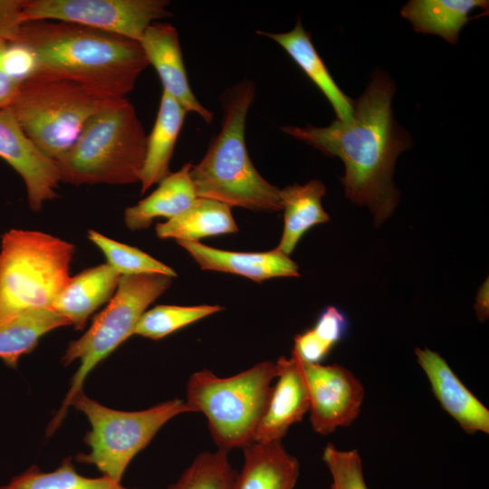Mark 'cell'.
I'll use <instances>...</instances> for the list:
<instances>
[{"label":"cell","instance_id":"cell-1","mask_svg":"<svg viewBox=\"0 0 489 489\" xmlns=\"http://www.w3.org/2000/svg\"><path fill=\"white\" fill-rule=\"evenodd\" d=\"M395 85L376 71L363 94L353 101L351 117L326 127L283 126L281 129L345 166L340 178L347 197L367 206L376 224L390 216L398 202L392 177L397 158L410 140L394 120L391 101Z\"/></svg>","mask_w":489,"mask_h":489},{"label":"cell","instance_id":"cell-2","mask_svg":"<svg viewBox=\"0 0 489 489\" xmlns=\"http://www.w3.org/2000/svg\"><path fill=\"white\" fill-rule=\"evenodd\" d=\"M148 66L139 42L65 22L23 24L5 53L6 70L16 80H66L101 101L126 98Z\"/></svg>","mask_w":489,"mask_h":489},{"label":"cell","instance_id":"cell-3","mask_svg":"<svg viewBox=\"0 0 489 489\" xmlns=\"http://www.w3.org/2000/svg\"><path fill=\"white\" fill-rule=\"evenodd\" d=\"M255 95L254 83L244 79L220 98L222 121L203 158L192 165L190 177L197 197L230 207L279 211L280 189L260 175L245 143V122Z\"/></svg>","mask_w":489,"mask_h":489},{"label":"cell","instance_id":"cell-4","mask_svg":"<svg viewBox=\"0 0 489 489\" xmlns=\"http://www.w3.org/2000/svg\"><path fill=\"white\" fill-rule=\"evenodd\" d=\"M147 135L127 98L105 100L69 151L56 161L62 182L127 185L139 182Z\"/></svg>","mask_w":489,"mask_h":489},{"label":"cell","instance_id":"cell-5","mask_svg":"<svg viewBox=\"0 0 489 489\" xmlns=\"http://www.w3.org/2000/svg\"><path fill=\"white\" fill-rule=\"evenodd\" d=\"M72 244L49 234L11 229L0 249V323L51 309L70 280Z\"/></svg>","mask_w":489,"mask_h":489},{"label":"cell","instance_id":"cell-6","mask_svg":"<svg viewBox=\"0 0 489 489\" xmlns=\"http://www.w3.org/2000/svg\"><path fill=\"white\" fill-rule=\"evenodd\" d=\"M276 377V364L268 360L227 378L202 369L188 380L187 404L206 416L219 449L244 448L254 440Z\"/></svg>","mask_w":489,"mask_h":489},{"label":"cell","instance_id":"cell-7","mask_svg":"<svg viewBox=\"0 0 489 489\" xmlns=\"http://www.w3.org/2000/svg\"><path fill=\"white\" fill-rule=\"evenodd\" d=\"M172 283V277L158 273L121 275L109 303L93 320L89 330L70 343L62 360L65 365L79 360L71 387L61 408L48 427L51 435L63 420L75 396L82 391L88 374L123 341L134 333L135 327L147 308Z\"/></svg>","mask_w":489,"mask_h":489},{"label":"cell","instance_id":"cell-8","mask_svg":"<svg viewBox=\"0 0 489 489\" xmlns=\"http://www.w3.org/2000/svg\"><path fill=\"white\" fill-rule=\"evenodd\" d=\"M101 102L72 82L32 76L20 82L10 109L30 140L56 162Z\"/></svg>","mask_w":489,"mask_h":489},{"label":"cell","instance_id":"cell-9","mask_svg":"<svg viewBox=\"0 0 489 489\" xmlns=\"http://www.w3.org/2000/svg\"><path fill=\"white\" fill-rule=\"evenodd\" d=\"M72 405L86 415L91 426L84 437L91 451L79 454L75 460L95 465L104 476L118 483L132 458L168 420L193 412L178 398L140 411L116 410L88 398L83 391L75 396Z\"/></svg>","mask_w":489,"mask_h":489},{"label":"cell","instance_id":"cell-10","mask_svg":"<svg viewBox=\"0 0 489 489\" xmlns=\"http://www.w3.org/2000/svg\"><path fill=\"white\" fill-rule=\"evenodd\" d=\"M167 0H26L21 23L56 20L112 33L139 43L146 29L172 15Z\"/></svg>","mask_w":489,"mask_h":489},{"label":"cell","instance_id":"cell-11","mask_svg":"<svg viewBox=\"0 0 489 489\" xmlns=\"http://www.w3.org/2000/svg\"><path fill=\"white\" fill-rule=\"evenodd\" d=\"M302 364L312 429L328 436L339 427H350L360 415L364 400L360 380L339 364Z\"/></svg>","mask_w":489,"mask_h":489},{"label":"cell","instance_id":"cell-12","mask_svg":"<svg viewBox=\"0 0 489 489\" xmlns=\"http://www.w3.org/2000/svg\"><path fill=\"white\" fill-rule=\"evenodd\" d=\"M0 158L23 178L32 210L56 197L60 172L56 162L43 155L25 135L10 108L0 110Z\"/></svg>","mask_w":489,"mask_h":489},{"label":"cell","instance_id":"cell-13","mask_svg":"<svg viewBox=\"0 0 489 489\" xmlns=\"http://www.w3.org/2000/svg\"><path fill=\"white\" fill-rule=\"evenodd\" d=\"M275 364L277 380L272 387L253 442L281 441L288 429L309 412V391L301 359L292 351L291 357L282 356Z\"/></svg>","mask_w":489,"mask_h":489},{"label":"cell","instance_id":"cell-14","mask_svg":"<svg viewBox=\"0 0 489 489\" xmlns=\"http://www.w3.org/2000/svg\"><path fill=\"white\" fill-rule=\"evenodd\" d=\"M149 65H152L163 91L175 99L187 112H194L210 123L213 113L197 99L189 85L177 30L168 23L155 22L139 41Z\"/></svg>","mask_w":489,"mask_h":489},{"label":"cell","instance_id":"cell-15","mask_svg":"<svg viewBox=\"0 0 489 489\" xmlns=\"http://www.w3.org/2000/svg\"><path fill=\"white\" fill-rule=\"evenodd\" d=\"M415 354L441 408L465 433L488 434V408L460 380L446 360L428 348H416Z\"/></svg>","mask_w":489,"mask_h":489},{"label":"cell","instance_id":"cell-16","mask_svg":"<svg viewBox=\"0 0 489 489\" xmlns=\"http://www.w3.org/2000/svg\"><path fill=\"white\" fill-rule=\"evenodd\" d=\"M177 244L202 270L238 274L255 282L299 276L297 264L277 247L268 252L241 253L214 248L199 242L179 241Z\"/></svg>","mask_w":489,"mask_h":489},{"label":"cell","instance_id":"cell-17","mask_svg":"<svg viewBox=\"0 0 489 489\" xmlns=\"http://www.w3.org/2000/svg\"><path fill=\"white\" fill-rule=\"evenodd\" d=\"M120 274L108 264L86 269L71 277L51 310L81 330L88 318L114 294Z\"/></svg>","mask_w":489,"mask_h":489},{"label":"cell","instance_id":"cell-18","mask_svg":"<svg viewBox=\"0 0 489 489\" xmlns=\"http://www.w3.org/2000/svg\"><path fill=\"white\" fill-rule=\"evenodd\" d=\"M244 465L233 489H293L300 465L281 441L252 442L244 447Z\"/></svg>","mask_w":489,"mask_h":489},{"label":"cell","instance_id":"cell-19","mask_svg":"<svg viewBox=\"0 0 489 489\" xmlns=\"http://www.w3.org/2000/svg\"><path fill=\"white\" fill-rule=\"evenodd\" d=\"M282 46L307 77L320 89L331 104L337 120H347L351 117L353 100L338 87L324 62L316 51L311 34L305 31L300 20L293 29L285 33L257 31Z\"/></svg>","mask_w":489,"mask_h":489},{"label":"cell","instance_id":"cell-20","mask_svg":"<svg viewBox=\"0 0 489 489\" xmlns=\"http://www.w3.org/2000/svg\"><path fill=\"white\" fill-rule=\"evenodd\" d=\"M187 113L175 99L162 92L154 126L147 136L139 178L142 194L170 175L169 163Z\"/></svg>","mask_w":489,"mask_h":489},{"label":"cell","instance_id":"cell-21","mask_svg":"<svg viewBox=\"0 0 489 489\" xmlns=\"http://www.w3.org/2000/svg\"><path fill=\"white\" fill-rule=\"evenodd\" d=\"M191 167V163H186L171 172L150 195L127 207L124 221L128 228L146 229L157 217L169 220L187 210L197 197L190 177Z\"/></svg>","mask_w":489,"mask_h":489},{"label":"cell","instance_id":"cell-22","mask_svg":"<svg viewBox=\"0 0 489 489\" xmlns=\"http://www.w3.org/2000/svg\"><path fill=\"white\" fill-rule=\"evenodd\" d=\"M325 194V185L318 179L310 180L303 185H289L280 189L284 225L276 247L286 255L292 254L299 240L310 228L330 220L321 205V198Z\"/></svg>","mask_w":489,"mask_h":489},{"label":"cell","instance_id":"cell-23","mask_svg":"<svg viewBox=\"0 0 489 489\" xmlns=\"http://www.w3.org/2000/svg\"><path fill=\"white\" fill-rule=\"evenodd\" d=\"M238 231L231 207L216 200L197 197L183 213L156 225L159 238L177 242H198L199 239Z\"/></svg>","mask_w":489,"mask_h":489},{"label":"cell","instance_id":"cell-24","mask_svg":"<svg viewBox=\"0 0 489 489\" xmlns=\"http://www.w3.org/2000/svg\"><path fill=\"white\" fill-rule=\"evenodd\" d=\"M488 10L484 0H411L401 9L414 31L442 37L450 43L458 40L462 27L471 19L475 8Z\"/></svg>","mask_w":489,"mask_h":489},{"label":"cell","instance_id":"cell-25","mask_svg":"<svg viewBox=\"0 0 489 489\" xmlns=\"http://www.w3.org/2000/svg\"><path fill=\"white\" fill-rule=\"evenodd\" d=\"M67 325L70 321L51 309L22 312L0 323V359L16 368L20 358L34 350L42 336Z\"/></svg>","mask_w":489,"mask_h":489},{"label":"cell","instance_id":"cell-26","mask_svg":"<svg viewBox=\"0 0 489 489\" xmlns=\"http://www.w3.org/2000/svg\"><path fill=\"white\" fill-rule=\"evenodd\" d=\"M0 489H130L106 476L90 478L75 470L72 457L63 459L53 472L32 465Z\"/></svg>","mask_w":489,"mask_h":489},{"label":"cell","instance_id":"cell-27","mask_svg":"<svg viewBox=\"0 0 489 489\" xmlns=\"http://www.w3.org/2000/svg\"><path fill=\"white\" fill-rule=\"evenodd\" d=\"M219 305H158L146 311L139 320L134 334L160 340L206 316L220 312Z\"/></svg>","mask_w":489,"mask_h":489},{"label":"cell","instance_id":"cell-28","mask_svg":"<svg viewBox=\"0 0 489 489\" xmlns=\"http://www.w3.org/2000/svg\"><path fill=\"white\" fill-rule=\"evenodd\" d=\"M235 477L228 451L218 449L198 455L168 489H233Z\"/></svg>","mask_w":489,"mask_h":489},{"label":"cell","instance_id":"cell-29","mask_svg":"<svg viewBox=\"0 0 489 489\" xmlns=\"http://www.w3.org/2000/svg\"><path fill=\"white\" fill-rule=\"evenodd\" d=\"M88 237L104 254L107 264L120 275L158 273L172 278L177 276L171 267L136 247L117 242L94 230L88 231Z\"/></svg>","mask_w":489,"mask_h":489},{"label":"cell","instance_id":"cell-30","mask_svg":"<svg viewBox=\"0 0 489 489\" xmlns=\"http://www.w3.org/2000/svg\"><path fill=\"white\" fill-rule=\"evenodd\" d=\"M322 459L331 475L330 489H369L357 449L340 450L333 444H328Z\"/></svg>","mask_w":489,"mask_h":489},{"label":"cell","instance_id":"cell-31","mask_svg":"<svg viewBox=\"0 0 489 489\" xmlns=\"http://www.w3.org/2000/svg\"><path fill=\"white\" fill-rule=\"evenodd\" d=\"M312 329L321 339L334 347L346 337L349 320L337 307L328 306L320 313Z\"/></svg>","mask_w":489,"mask_h":489},{"label":"cell","instance_id":"cell-32","mask_svg":"<svg viewBox=\"0 0 489 489\" xmlns=\"http://www.w3.org/2000/svg\"><path fill=\"white\" fill-rule=\"evenodd\" d=\"M333 346L321 339L313 329L294 337V351L307 364H320L330 354Z\"/></svg>","mask_w":489,"mask_h":489},{"label":"cell","instance_id":"cell-33","mask_svg":"<svg viewBox=\"0 0 489 489\" xmlns=\"http://www.w3.org/2000/svg\"><path fill=\"white\" fill-rule=\"evenodd\" d=\"M26 0H0V38L15 41L22 29L21 12Z\"/></svg>","mask_w":489,"mask_h":489},{"label":"cell","instance_id":"cell-34","mask_svg":"<svg viewBox=\"0 0 489 489\" xmlns=\"http://www.w3.org/2000/svg\"><path fill=\"white\" fill-rule=\"evenodd\" d=\"M6 48L7 42L0 38V110L10 108L20 84L5 69Z\"/></svg>","mask_w":489,"mask_h":489},{"label":"cell","instance_id":"cell-35","mask_svg":"<svg viewBox=\"0 0 489 489\" xmlns=\"http://www.w3.org/2000/svg\"><path fill=\"white\" fill-rule=\"evenodd\" d=\"M475 311L480 321H485L489 316V285L488 279L479 287L475 297Z\"/></svg>","mask_w":489,"mask_h":489}]
</instances>
